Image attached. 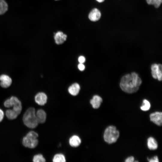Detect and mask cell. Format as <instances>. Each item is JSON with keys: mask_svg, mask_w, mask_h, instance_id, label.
<instances>
[{"mask_svg": "<svg viewBox=\"0 0 162 162\" xmlns=\"http://www.w3.org/2000/svg\"><path fill=\"white\" fill-rule=\"evenodd\" d=\"M147 146L148 148L151 150H155L158 147L157 142L156 140L153 137H150L147 140Z\"/></svg>", "mask_w": 162, "mask_h": 162, "instance_id": "16", "label": "cell"}, {"mask_svg": "<svg viewBox=\"0 0 162 162\" xmlns=\"http://www.w3.org/2000/svg\"><path fill=\"white\" fill-rule=\"evenodd\" d=\"M80 88V85L78 83H75L69 87L68 92L71 95L76 96L78 94Z\"/></svg>", "mask_w": 162, "mask_h": 162, "instance_id": "14", "label": "cell"}, {"mask_svg": "<svg viewBox=\"0 0 162 162\" xmlns=\"http://www.w3.org/2000/svg\"><path fill=\"white\" fill-rule=\"evenodd\" d=\"M33 161L34 162H44L46 160L42 154H38L34 156Z\"/></svg>", "mask_w": 162, "mask_h": 162, "instance_id": "22", "label": "cell"}, {"mask_svg": "<svg viewBox=\"0 0 162 162\" xmlns=\"http://www.w3.org/2000/svg\"><path fill=\"white\" fill-rule=\"evenodd\" d=\"M4 106L7 108H9L11 107V102L10 99L6 100L4 102Z\"/></svg>", "mask_w": 162, "mask_h": 162, "instance_id": "23", "label": "cell"}, {"mask_svg": "<svg viewBox=\"0 0 162 162\" xmlns=\"http://www.w3.org/2000/svg\"><path fill=\"white\" fill-rule=\"evenodd\" d=\"M38 136V133L34 131L29 132L23 138L22 144L23 146L30 148H35L38 142L37 139Z\"/></svg>", "mask_w": 162, "mask_h": 162, "instance_id": "3", "label": "cell"}, {"mask_svg": "<svg viewBox=\"0 0 162 162\" xmlns=\"http://www.w3.org/2000/svg\"><path fill=\"white\" fill-rule=\"evenodd\" d=\"M6 115L8 119L13 120L16 119L18 115L13 109H8L6 111Z\"/></svg>", "mask_w": 162, "mask_h": 162, "instance_id": "17", "label": "cell"}, {"mask_svg": "<svg viewBox=\"0 0 162 162\" xmlns=\"http://www.w3.org/2000/svg\"><path fill=\"white\" fill-rule=\"evenodd\" d=\"M96 0L99 3H101L104 2L105 0Z\"/></svg>", "mask_w": 162, "mask_h": 162, "instance_id": "29", "label": "cell"}, {"mask_svg": "<svg viewBox=\"0 0 162 162\" xmlns=\"http://www.w3.org/2000/svg\"><path fill=\"white\" fill-rule=\"evenodd\" d=\"M152 74L153 78L161 81L162 79V66L160 64H154L151 66Z\"/></svg>", "mask_w": 162, "mask_h": 162, "instance_id": "5", "label": "cell"}, {"mask_svg": "<svg viewBox=\"0 0 162 162\" xmlns=\"http://www.w3.org/2000/svg\"><path fill=\"white\" fill-rule=\"evenodd\" d=\"M101 16V14L100 10L96 8L93 9L88 15V18L91 21L96 22L98 21Z\"/></svg>", "mask_w": 162, "mask_h": 162, "instance_id": "10", "label": "cell"}, {"mask_svg": "<svg viewBox=\"0 0 162 162\" xmlns=\"http://www.w3.org/2000/svg\"><path fill=\"white\" fill-rule=\"evenodd\" d=\"M150 120L158 126H161L162 124V113L161 112H156L150 115Z\"/></svg>", "mask_w": 162, "mask_h": 162, "instance_id": "8", "label": "cell"}, {"mask_svg": "<svg viewBox=\"0 0 162 162\" xmlns=\"http://www.w3.org/2000/svg\"><path fill=\"white\" fill-rule=\"evenodd\" d=\"M119 132L115 127L110 126L105 130L104 134V141L109 144L116 142L119 136Z\"/></svg>", "mask_w": 162, "mask_h": 162, "instance_id": "4", "label": "cell"}, {"mask_svg": "<svg viewBox=\"0 0 162 162\" xmlns=\"http://www.w3.org/2000/svg\"><path fill=\"white\" fill-rule=\"evenodd\" d=\"M36 116L38 123H43L46 120V114L42 109H39L36 112Z\"/></svg>", "mask_w": 162, "mask_h": 162, "instance_id": "13", "label": "cell"}, {"mask_svg": "<svg viewBox=\"0 0 162 162\" xmlns=\"http://www.w3.org/2000/svg\"><path fill=\"white\" fill-rule=\"evenodd\" d=\"M142 80L135 72L128 74L121 78L120 86L122 91L128 93L136 92L142 83Z\"/></svg>", "mask_w": 162, "mask_h": 162, "instance_id": "1", "label": "cell"}, {"mask_svg": "<svg viewBox=\"0 0 162 162\" xmlns=\"http://www.w3.org/2000/svg\"><path fill=\"white\" fill-rule=\"evenodd\" d=\"M24 124L30 128H35L39 123L36 116V112L34 108H28L24 113L22 118Z\"/></svg>", "mask_w": 162, "mask_h": 162, "instance_id": "2", "label": "cell"}, {"mask_svg": "<svg viewBox=\"0 0 162 162\" xmlns=\"http://www.w3.org/2000/svg\"><path fill=\"white\" fill-rule=\"evenodd\" d=\"M8 6L4 0H0V15L4 14L8 10Z\"/></svg>", "mask_w": 162, "mask_h": 162, "instance_id": "18", "label": "cell"}, {"mask_svg": "<svg viewBox=\"0 0 162 162\" xmlns=\"http://www.w3.org/2000/svg\"><path fill=\"white\" fill-rule=\"evenodd\" d=\"M56 0V1H57V0Z\"/></svg>", "mask_w": 162, "mask_h": 162, "instance_id": "30", "label": "cell"}, {"mask_svg": "<svg viewBox=\"0 0 162 162\" xmlns=\"http://www.w3.org/2000/svg\"><path fill=\"white\" fill-rule=\"evenodd\" d=\"M69 142L70 145L72 147H76L79 146L81 143L80 137L76 135L72 136L69 139Z\"/></svg>", "mask_w": 162, "mask_h": 162, "instance_id": "15", "label": "cell"}, {"mask_svg": "<svg viewBox=\"0 0 162 162\" xmlns=\"http://www.w3.org/2000/svg\"><path fill=\"white\" fill-rule=\"evenodd\" d=\"M12 83V79L8 75L2 74L0 76V85L2 88H8L11 85Z\"/></svg>", "mask_w": 162, "mask_h": 162, "instance_id": "7", "label": "cell"}, {"mask_svg": "<svg viewBox=\"0 0 162 162\" xmlns=\"http://www.w3.org/2000/svg\"><path fill=\"white\" fill-rule=\"evenodd\" d=\"M102 102L101 98L98 95H94L90 100V103L94 109H98Z\"/></svg>", "mask_w": 162, "mask_h": 162, "instance_id": "12", "label": "cell"}, {"mask_svg": "<svg viewBox=\"0 0 162 162\" xmlns=\"http://www.w3.org/2000/svg\"><path fill=\"white\" fill-rule=\"evenodd\" d=\"M4 117V113L3 111L0 109V122H2Z\"/></svg>", "mask_w": 162, "mask_h": 162, "instance_id": "28", "label": "cell"}, {"mask_svg": "<svg viewBox=\"0 0 162 162\" xmlns=\"http://www.w3.org/2000/svg\"><path fill=\"white\" fill-rule=\"evenodd\" d=\"M147 159L149 162H158L159 160L157 156H155L150 159L147 158Z\"/></svg>", "mask_w": 162, "mask_h": 162, "instance_id": "24", "label": "cell"}, {"mask_svg": "<svg viewBox=\"0 0 162 162\" xmlns=\"http://www.w3.org/2000/svg\"><path fill=\"white\" fill-rule=\"evenodd\" d=\"M52 160L53 162H64L66 161V159L63 154L59 153L54 156Z\"/></svg>", "mask_w": 162, "mask_h": 162, "instance_id": "19", "label": "cell"}, {"mask_svg": "<svg viewBox=\"0 0 162 162\" xmlns=\"http://www.w3.org/2000/svg\"><path fill=\"white\" fill-rule=\"evenodd\" d=\"M151 104L149 101L146 99L143 101L142 105L140 107L141 109L144 111L148 110L150 108Z\"/></svg>", "mask_w": 162, "mask_h": 162, "instance_id": "21", "label": "cell"}, {"mask_svg": "<svg viewBox=\"0 0 162 162\" xmlns=\"http://www.w3.org/2000/svg\"><path fill=\"white\" fill-rule=\"evenodd\" d=\"M147 3L149 5H153L156 8H158L160 5L162 0H146Z\"/></svg>", "mask_w": 162, "mask_h": 162, "instance_id": "20", "label": "cell"}, {"mask_svg": "<svg viewBox=\"0 0 162 162\" xmlns=\"http://www.w3.org/2000/svg\"><path fill=\"white\" fill-rule=\"evenodd\" d=\"M67 38V35L61 31L57 32L54 36L55 42L57 44H63L66 40Z\"/></svg>", "mask_w": 162, "mask_h": 162, "instance_id": "11", "label": "cell"}, {"mask_svg": "<svg viewBox=\"0 0 162 162\" xmlns=\"http://www.w3.org/2000/svg\"><path fill=\"white\" fill-rule=\"evenodd\" d=\"M10 99L11 102V107H13V110L18 115H19L21 113L22 110L21 102L15 96H12Z\"/></svg>", "mask_w": 162, "mask_h": 162, "instance_id": "6", "label": "cell"}, {"mask_svg": "<svg viewBox=\"0 0 162 162\" xmlns=\"http://www.w3.org/2000/svg\"><path fill=\"white\" fill-rule=\"evenodd\" d=\"M78 68L79 70L82 71L85 70V67L83 63H79L78 65Z\"/></svg>", "mask_w": 162, "mask_h": 162, "instance_id": "26", "label": "cell"}, {"mask_svg": "<svg viewBox=\"0 0 162 162\" xmlns=\"http://www.w3.org/2000/svg\"><path fill=\"white\" fill-rule=\"evenodd\" d=\"M134 158L133 156H130L126 159L125 162H133L134 161Z\"/></svg>", "mask_w": 162, "mask_h": 162, "instance_id": "27", "label": "cell"}, {"mask_svg": "<svg viewBox=\"0 0 162 162\" xmlns=\"http://www.w3.org/2000/svg\"><path fill=\"white\" fill-rule=\"evenodd\" d=\"M78 61L79 63H83L86 61V58L83 56H80L78 58Z\"/></svg>", "mask_w": 162, "mask_h": 162, "instance_id": "25", "label": "cell"}, {"mask_svg": "<svg viewBox=\"0 0 162 162\" xmlns=\"http://www.w3.org/2000/svg\"><path fill=\"white\" fill-rule=\"evenodd\" d=\"M47 96L46 94L43 92L37 93L35 96V101L38 104L41 106L44 105L47 102Z\"/></svg>", "mask_w": 162, "mask_h": 162, "instance_id": "9", "label": "cell"}]
</instances>
